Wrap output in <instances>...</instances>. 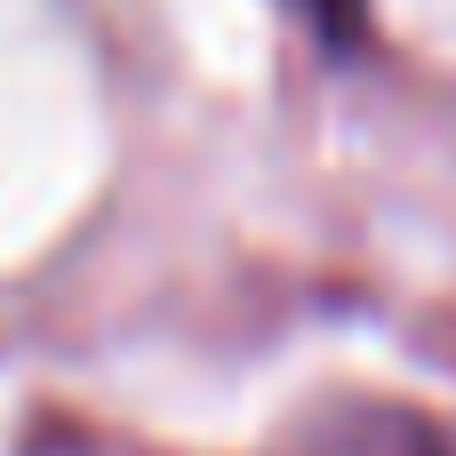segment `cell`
I'll return each mask as SVG.
<instances>
[{"mask_svg":"<svg viewBox=\"0 0 456 456\" xmlns=\"http://www.w3.org/2000/svg\"><path fill=\"white\" fill-rule=\"evenodd\" d=\"M297 456H456L425 417L409 409H345L337 425H321V441Z\"/></svg>","mask_w":456,"mask_h":456,"instance_id":"obj_1","label":"cell"}]
</instances>
